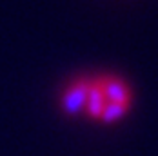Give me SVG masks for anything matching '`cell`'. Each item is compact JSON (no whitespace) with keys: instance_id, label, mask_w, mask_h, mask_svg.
Returning a JSON list of instances; mask_svg holds the SVG:
<instances>
[{"instance_id":"1","label":"cell","mask_w":158,"mask_h":156,"mask_svg":"<svg viewBox=\"0 0 158 156\" xmlns=\"http://www.w3.org/2000/svg\"><path fill=\"white\" fill-rule=\"evenodd\" d=\"M62 107L69 114L84 113L100 124H114L131 111L133 91L114 75L77 78L64 91Z\"/></svg>"}]
</instances>
